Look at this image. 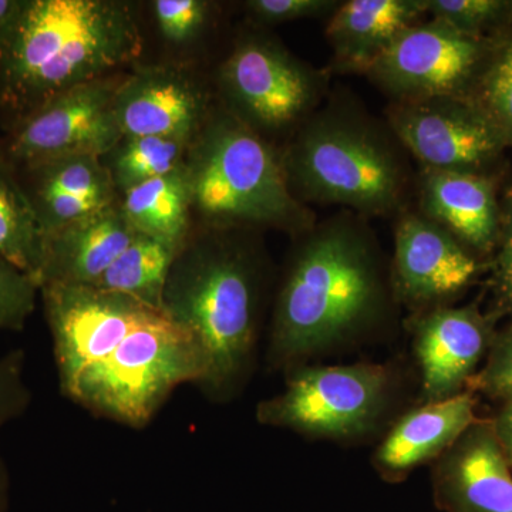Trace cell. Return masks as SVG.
Instances as JSON below:
<instances>
[{"instance_id":"d590c367","label":"cell","mask_w":512,"mask_h":512,"mask_svg":"<svg viewBox=\"0 0 512 512\" xmlns=\"http://www.w3.org/2000/svg\"><path fill=\"white\" fill-rule=\"evenodd\" d=\"M508 26H512V2H508L507 26L505 28H508Z\"/></svg>"},{"instance_id":"9a60e30c","label":"cell","mask_w":512,"mask_h":512,"mask_svg":"<svg viewBox=\"0 0 512 512\" xmlns=\"http://www.w3.org/2000/svg\"><path fill=\"white\" fill-rule=\"evenodd\" d=\"M433 497L444 512H512L511 466L493 421H474L437 458Z\"/></svg>"},{"instance_id":"44dd1931","label":"cell","mask_w":512,"mask_h":512,"mask_svg":"<svg viewBox=\"0 0 512 512\" xmlns=\"http://www.w3.org/2000/svg\"><path fill=\"white\" fill-rule=\"evenodd\" d=\"M180 245L137 234L93 288L120 293L163 312L164 289Z\"/></svg>"},{"instance_id":"5b68a950","label":"cell","mask_w":512,"mask_h":512,"mask_svg":"<svg viewBox=\"0 0 512 512\" xmlns=\"http://www.w3.org/2000/svg\"><path fill=\"white\" fill-rule=\"evenodd\" d=\"M184 168L200 228L276 229L295 238L318 221L289 188L279 147L220 103L192 138Z\"/></svg>"},{"instance_id":"83f0119b","label":"cell","mask_w":512,"mask_h":512,"mask_svg":"<svg viewBox=\"0 0 512 512\" xmlns=\"http://www.w3.org/2000/svg\"><path fill=\"white\" fill-rule=\"evenodd\" d=\"M39 286L0 256V332H20L36 311Z\"/></svg>"},{"instance_id":"7c38bea8","label":"cell","mask_w":512,"mask_h":512,"mask_svg":"<svg viewBox=\"0 0 512 512\" xmlns=\"http://www.w3.org/2000/svg\"><path fill=\"white\" fill-rule=\"evenodd\" d=\"M393 238L394 301L414 313L447 306L476 281L483 268L473 252L416 208L394 218Z\"/></svg>"},{"instance_id":"7a4b0ae2","label":"cell","mask_w":512,"mask_h":512,"mask_svg":"<svg viewBox=\"0 0 512 512\" xmlns=\"http://www.w3.org/2000/svg\"><path fill=\"white\" fill-rule=\"evenodd\" d=\"M141 50L133 2L28 0L0 46V126L8 133L60 94L121 73Z\"/></svg>"},{"instance_id":"ba28073f","label":"cell","mask_w":512,"mask_h":512,"mask_svg":"<svg viewBox=\"0 0 512 512\" xmlns=\"http://www.w3.org/2000/svg\"><path fill=\"white\" fill-rule=\"evenodd\" d=\"M389 367L375 363L293 369L285 389L256 406L262 426L346 440L376 426L393 394Z\"/></svg>"},{"instance_id":"cb8c5ba5","label":"cell","mask_w":512,"mask_h":512,"mask_svg":"<svg viewBox=\"0 0 512 512\" xmlns=\"http://www.w3.org/2000/svg\"><path fill=\"white\" fill-rule=\"evenodd\" d=\"M33 207L60 197H119L97 156H66L16 171Z\"/></svg>"},{"instance_id":"277c9868","label":"cell","mask_w":512,"mask_h":512,"mask_svg":"<svg viewBox=\"0 0 512 512\" xmlns=\"http://www.w3.org/2000/svg\"><path fill=\"white\" fill-rule=\"evenodd\" d=\"M289 188L309 205L360 217L396 218L414 198L416 171L386 120L352 94L329 93L279 147Z\"/></svg>"},{"instance_id":"1f68e13d","label":"cell","mask_w":512,"mask_h":512,"mask_svg":"<svg viewBox=\"0 0 512 512\" xmlns=\"http://www.w3.org/2000/svg\"><path fill=\"white\" fill-rule=\"evenodd\" d=\"M491 268V286L497 305L495 316L512 318V191L503 207V225Z\"/></svg>"},{"instance_id":"4316f807","label":"cell","mask_w":512,"mask_h":512,"mask_svg":"<svg viewBox=\"0 0 512 512\" xmlns=\"http://www.w3.org/2000/svg\"><path fill=\"white\" fill-rule=\"evenodd\" d=\"M214 5L207 0H154V20L161 37L171 46L191 45L210 26Z\"/></svg>"},{"instance_id":"e575fe53","label":"cell","mask_w":512,"mask_h":512,"mask_svg":"<svg viewBox=\"0 0 512 512\" xmlns=\"http://www.w3.org/2000/svg\"><path fill=\"white\" fill-rule=\"evenodd\" d=\"M9 498V476L5 464L0 460V512H5Z\"/></svg>"},{"instance_id":"5bb4252c","label":"cell","mask_w":512,"mask_h":512,"mask_svg":"<svg viewBox=\"0 0 512 512\" xmlns=\"http://www.w3.org/2000/svg\"><path fill=\"white\" fill-rule=\"evenodd\" d=\"M214 107L208 87L180 64L138 67L114 101L123 136L194 138Z\"/></svg>"},{"instance_id":"ffe728a7","label":"cell","mask_w":512,"mask_h":512,"mask_svg":"<svg viewBox=\"0 0 512 512\" xmlns=\"http://www.w3.org/2000/svg\"><path fill=\"white\" fill-rule=\"evenodd\" d=\"M119 202L124 217L137 234L180 247L190 237L191 194L184 167L138 185L120 195Z\"/></svg>"},{"instance_id":"f546056e","label":"cell","mask_w":512,"mask_h":512,"mask_svg":"<svg viewBox=\"0 0 512 512\" xmlns=\"http://www.w3.org/2000/svg\"><path fill=\"white\" fill-rule=\"evenodd\" d=\"M467 387L501 402L512 399V326L495 333L484 366Z\"/></svg>"},{"instance_id":"ac0fdd59","label":"cell","mask_w":512,"mask_h":512,"mask_svg":"<svg viewBox=\"0 0 512 512\" xmlns=\"http://www.w3.org/2000/svg\"><path fill=\"white\" fill-rule=\"evenodd\" d=\"M427 18V0H348L326 23L332 74H365L394 39Z\"/></svg>"},{"instance_id":"3957f363","label":"cell","mask_w":512,"mask_h":512,"mask_svg":"<svg viewBox=\"0 0 512 512\" xmlns=\"http://www.w3.org/2000/svg\"><path fill=\"white\" fill-rule=\"evenodd\" d=\"M256 231H191L164 289L163 312L190 330L207 357L200 389L227 400L244 382L258 340L266 261Z\"/></svg>"},{"instance_id":"6da1fadb","label":"cell","mask_w":512,"mask_h":512,"mask_svg":"<svg viewBox=\"0 0 512 512\" xmlns=\"http://www.w3.org/2000/svg\"><path fill=\"white\" fill-rule=\"evenodd\" d=\"M390 271L369 220L342 211L295 237L276 293L268 363L293 367L392 313Z\"/></svg>"},{"instance_id":"d6a6232c","label":"cell","mask_w":512,"mask_h":512,"mask_svg":"<svg viewBox=\"0 0 512 512\" xmlns=\"http://www.w3.org/2000/svg\"><path fill=\"white\" fill-rule=\"evenodd\" d=\"M491 421L505 457L512 468V399L504 400L503 406Z\"/></svg>"},{"instance_id":"e0dca14e","label":"cell","mask_w":512,"mask_h":512,"mask_svg":"<svg viewBox=\"0 0 512 512\" xmlns=\"http://www.w3.org/2000/svg\"><path fill=\"white\" fill-rule=\"evenodd\" d=\"M136 235L119 201L46 235L39 289L49 284L93 286Z\"/></svg>"},{"instance_id":"9c48e42d","label":"cell","mask_w":512,"mask_h":512,"mask_svg":"<svg viewBox=\"0 0 512 512\" xmlns=\"http://www.w3.org/2000/svg\"><path fill=\"white\" fill-rule=\"evenodd\" d=\"M490 45L491 37L464 35L440 20L424 19L403 30L363 76L390 103L470 99Z\"/></svg>"},{"instance_id":"52a82bcc","label":"cell","mask_w":512,"mask_h":512,"mask_svg":"<svg viewBox=\"0 0 512 512\" xmlns=\"http://www.w3.org/2000/svg\"><path fill=\"white\" fill-rule=\"evenodd\" d=\"M330 74L254 28L235 40L218 69L220 104L274 144L285 141L328 99Z\"/></svg>"},{"instance_id":"2e32d148","label":"cell","mask_w":512,"mask_h":512,"mask_svg":"<svg viewBox=\"0 0 512 512\" xmlns=\"http://www.w3.org/2000/svg\"><path fill=\"white\" fill-rule=\"evenodd\" d=\"M416 210L473 252L494 254L503 225V205L491 174L416 171Z\"/></svg>"},{"instance_id":"603a6c76","label":"cell","mask_w":512,"mask_h":512,"mask_svg":"<svg viewBox=\"0 0 512 512\" xmlns=\"http://www.w3.org/2000/svg\"><path fill=\"white\" fill-rule=\"evenodd\" d=\"M192 138L121 136L100 157L117 195L184 167Z\"/></svg>"},{"instance_id":"7402d4cb","label":"cell","mask_w":512,"mask_h":512,"mask_svg":"<svg viewBox=\"0 0 512 512\" xmlns=\"http://www.w3.org/2000/svg\"><path fill=\"white\" fill-rule=\"evenodd\" d=\"M46 235L18 174L0 153V256L39 286Z\"/></svg>"},{"instance_id":"4fadbf2b","label":"cell","mask_w":512,"mask_h":512,"mask_svg":"<svg viewBox=\"0 0 512 512\" xmlns=\"http://www.w3.org/2000/svg\"><path fill=\"white\" fill-rule=\"evenodd\" d=\"M497 318L495 313L485 315L477 305L414 313L409 326L421 370V403L466 392L491 348Z\"/></svg>"},{"instance_id":"d6986e66","label":"cell","mask_w":512,"mask_h":512,"mask_svg":"<svg viewBox=\"0 0 512 512\" xmlns=\"http://www.w3.org/2000/svg\"><path fill=\"white\" fill-rule=\"evenodd\" d=\"M476 420V397L470 390L421 404L394 424L377 447L373 463L386 480H402L417 467L437 460Z\"/></svg>"},{"instance_id":"f1b7e54d","label":"cell","mask_w":512,"mask_h":512,"mask_svg":"<svg viewBox=\"0 0 512 512\" xmlns=\"http://www.w3.org/2000/svg\"><path fill=\"white\" fill-rule=\"evenodd\" d=\"M340 0H248L244 3L254 28L265 29L298 20L329 19Z\"/></svg>"},{"instance_id":"8fae6325","label":"cell","mask_w":512,"mask_h":512,"mask_svg":"<svg viewBox=\"0 0 512 512\" xmlns=\"http://www.w3.org/2000/svg\"><path fill=\"white\" fill-rule=\"evenodd\" d=\"M384 120L423 170L490 174L508 148L497 126L471 99L389 103Z\"/></svg>"},{"instance_id":"484cf974","label":"cell","mask_w":512,"mask_h":512,"mask_svg":"<svg viewBox=\"0 0 512 512\" xmlns=\"http://www.w3.org/2000/svg\"><path fill=\"white\" fill-rule=\"evenodd\" d=\"M508 2L504 0H427V16L440 20L457 32L487 37L490 30L507 26Z\"/></svg>"},{"instance_id":"30bf717a","label":"cell","mask_w":512,"mask_h":512,"mask_svg":"<svg viewBox=\"0 0 512 512\" xmlns=\"http://www.w3.org/2000/svg\"><path fill=\"white\" fill-rule=\"evenodd\" d=\"M126 74L60 94L0 138V153L15 171L53 158L103 156L123 136L114 101Z\"/></svg>"},{"instance_id":"4dcf8cb0","label":"cell","mask_w":512,"mask_h":512,"mask_svg":"<svg viewBox=\"0 0 512 512\" xmlns=\"http://www.w3.org/2000/svg\"><path fill=\"white\" fill-rule=\"evenodd\" d=\"M25 366L26 355L22 349L0 357V429L19 419L32 403Z\"/></svg>"},{"instance_id":"d4e9b609","label":"cell","mask_w":512,"mask_h":512,"mask_svg":"<svg viewBox=\"0 0 512 512\" xmlns=\"http://www.w3.org/2000/svg\"><path fill=\"white\" fill-rule=\"evenodd\" d=\"M471 100L490 117L512 148V26L491 37Z\"/></svg>"},{"instance_id":"836d02e7","label":"cell","mask_w":512,"mask_h":512,"mask_svg":"<svg viewBox=\"0 0 512 512\" xmlns=\"http://www.w3.org/2000/svg\"><path fill=\"white\" fill-rule=\"evenodd\" d=\"M28 0H0V46L16 28Z\"/></svg>"},{"instance_id":"8992f818","label":"cell","mask_w":512,"mask_h":512,"mask_svg":"<svg viewBox=\"0 0 512 512\" xmlns=\"http://www.w3.org/2000/svg\"><path fill=\"white\" fill-rule=\"evenodd\" d=\"M205 375L207 357L198 339L164 312L154 311L62 394L94 416L141 430L177 387H200Z\"/></svg>"}]
</instances>
